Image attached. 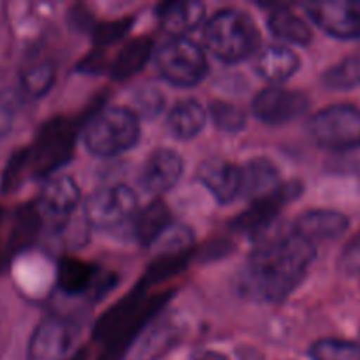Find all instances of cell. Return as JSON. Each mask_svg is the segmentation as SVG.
<instances>
[{"label":"cell","mask_w":360,"mask_h":360,"mask_svg":"<svg viewBox=\"0 0 360 360\" xmlns=\"http://www.w3.org/2000/svg\"><path fill=\"white\" fill-rule=\"evenodd\" d=\"M315 257V245L294 231L262 239L250 257L243 288L259 301H283L301 285Z\"/></svg>","instance_id":"6da1fadb"},{"label":"cell","mask_w":360,"mask_h":360,"mask_svg":"<svg viewBox=\"0 0 360 360\" xmlns=\"http://www.w3.org/2000/svg\"><path fill=\"white\" fill-rule=\"evenodd\" d=\"M204 44L221 62L238 63L257 51L260 32L250 14L239 9H221L207 20Z\"/></svg>","instance_id":"7a4b0ae2"},{"label":"cell","mask_w":360,"mask_h":360,"mask_svg":"<svg viewBox=\"0 0 360 360\" xmlns=\"http://www.w3.org/2000/svg\"><path fill=\"white\" fill-rule=\"evenodd\" d=\"M141 136L136 112L112 105L97 112L86 123L83 141L86 150L95 157H116L137 144Z\"/></svg>","instance_id":"3957f363"},{"label":"cell","mask_w":360,"mask_h":360,"mask_svg":"<svg viewBox=\"0 0 360 360\" xmlns=\"http://www.w3.org/2000/svg\"><path fill=\"white\" fill-rule=\"evenodd\" d=\"M77 127L72 120L53 118L39 130L28 150V169L35 178H46L72 158Z\"/></svg>","instance_id":"277c9868"},{"label":"cell","mask_w":360,"mask_h":360,"mask_svg":"<svg viewBox=\"0 0 360 360\" xmlns=\"http://www.w3.org/2000/svg\"><path fill=\"white\" fill-rule=\"evenodd\" d=\"M155 63L160 76L174 86H195L207 74L202 48L188 37H171L164 42L155 55Z\"/></svg>","instance_id":"5b68a950"},{"label":"cell","mask_w":360,"mask_h":360,"mask_svg":"<svg viewBox=\"0 0 360 360\" xmlns=\"http://www.w3.org/2000/svg\"><path fill=\"white\" fill-rule=\"evenodd\" d=\"M309 134L326 150H357L360 148V108L334 104L322 109L309 122Z\"/></svg>","instance_id":"8992f818"},{"label":"cell","mask_w":360,"mask_h":360,"mask_svg":"<svg viewBox=\"0 0 360 360\" xmlns=\"http://www.w3.org/2000/svg\"><path fill=\"white\" fill-rule=\"evenodd\" d=\"M137 207L139 200L130 186L112 185L91 193L84 204V214L94 227L111 229L134 220Z\"/></svg>","instance_id":"52a82bcc"},{"label":"cell","mask_w":360,"mask_h":360,"mask_svg":"<svg viewBox=\"0 0 360 360\" xmlns=\"http://www.w3.org/2000/svg\"><path fill=\"white\" fill-rule=\"evenodd\" d=\"M308 16L316 27L336 39L360 37V2L359 0H327L304 4Z\"/></svg>","instance_id":"ba28073f"},{"label":"cell","mask_w":360,"mask_h":360,"mask_svg":"<svg viewBox=\"0 0 360 360\" xmlns=\"http://www.w3.org/2000/svg\"><path fill=\"white\" fill-rule=\"evenodd\" d=\"M309 101L304 94L280 86H269L253 101V115L267 125H285L304 115Z\"/></svg>","instance_id":"9c48e42d"},{"label":"cell","mask_w":360,"mask_h":360,"mask_svg":"<svg viewBox=\"0 0 360 360\" xmlns=\"http://www.w3.org/2000/svg\"><path fill=\"white\" fill-rule=\"evenodd\" d=\"M301 192L302 186L297 181L280 185L269 195L253 200L250 210H246L245 213H241L232 221V229L238 232H245V234H260L266 229H269V225L278 217L281 207L290 202L292 199H297Z\"/></svg>","instance_id":"30bf717a"},{"label":"cell","mask_w":360,"mask_h":360,"mask_svg":"<svg viewBox=\"0 0 360 360\" xmlns=\"http://www.w3.org/2000/svg\"><path fill=\"white\" fill-rule=\"evenodd\" d=\"M72 341L74 330L67 320H42L30 338L27 360H67Z\"/></svg>","instance_id":"8fae6325"},{"label":"cell","mask_w":360,"mask_h":360,"mask_svg":"<svg viewBox=\"0 0 360 360\" xmlns=\"http://www.w3.org/2000/svg\"><path fill=\"white\" fill-rule=\"evenodd\" d=\"M183 167V158L174 150L162 148L153 151L141 169V186L151 195H162L178 183Z\"/></svg>","instance_id":"7c38bea8"},{"label":"cell","mask_w":360,"mask_h":360,"mask_svg":"<svg viewBox=\"0 0 360 360\" xmlns=\"http://www.w3.org/2000/svg\"><path fill=\"white\" fill-rule=\"evenodd\" d=\"M200 183L221 204L234 200L241 192V167L221 158L202 162L197 171Z\"/></svg>","instance_id":"4fadbf2b"},{"label":"cell","mask_w":360,"mask_h":360,"mask_svg":"<svg viewBox=\"0 0 360 360\" xmlns=\"http://www.w3.org/2000/svg\"><path fill=\"white\" fill-rule=\"evenodd\" d=\"M348 227L350 220L340 211L313 210L295 220L294 232L315 245V241H334L341 238Z\"/></svg>","instance_id":"5bb4252c"},{"label":"cell","mask_w":360,"mask_h":360,"mask_svg":"<svg viewBox=\"0 0 360 360\" xmlns=\"http://www.w3.org/2000/svg\"><path fill=\"white\" fill-rule=\"evenodd\" d=\"M280 186V171L269 158H253L241 167V192L246 199L259 200Z\"/></svg>","instance_id":"9a60e30c"},{"label":"cell","mask_w":360,"mask_h":360,"mask_svg":"<svg viewBox=\"0 0 360 360\" xmlns=\"http://www.w3.org/2000/svg\"><path fill=\"white\" fill-rule=\"evenodd\" d=\"M206 6L202 2H167L158 7V20L171 37H185L204 21Z\"/></svg>","instance_id":"2e32d148"},{"label":"cell","mask_w":360,"mask_h":360,"mask_svg":"<svg viewBox=\"0 0 360 360\" xmlns=\"http://www.w3.org/2000/svg\"><path fill=\"white\" fill-rule=\"evenodd\" d=\"M301 67V60L290 48L281 44H273L259 53L255 62V70L259 76L269 83H283L290 79Z\"/></svg>","instance_id":"e0dca14e"},{"label":"cell","mask_w":360,"mask_h":360,"mask_svg":"<svg viewBox=\"0 0 360 360\" xmlns=\"http://www.w3.org/2000/svg\"><path fill=\"white\" fill-rule=\"evenodd\" d=\"M58 285L67 295H81L90 292L97 285H108L109 281L98 280L97 266L76 257H63L58 264Z\"/></svg>","instance_id":"ac0fdd59"},{"label":"cell","mask_w":360,"mask_h":360,"mask_svg":"<svg viewBox=\"0 0 360 360\" xmlns=\"http://www.w3.org/2000/svg\"><path fill=\"white\" fill-rule=\"evenodd\" d=\"M81 199V192L70 176H60L51 179L42 188L39 206L53 217H65L72 213Z\"/></svg>","instance_id":"d6986e66"},{"label":"cell","mask_w":360,"mask_h":360,"mask_svg":"<svg viewBox=\"0 0 360 360\" xmlns=\"http://www.w3.org/2000/svg\"><path fill=\"white\" fill-rule=\"evenodd\" d=\"M151 51H153V41L150 37H137L127 42L111 63L112 79L123 81L141 72V69L151 58Z\"/></svg>","instance_id":"ffe728a7"},{"label":"cell","mask_w":360,"mask_h":360,"mask_svg":"<svg viewBox=\"0 0 360 360\" xmlns=\"http://www.w3.org/2000/svg\"><path fill=\"white\" fill-rule=\"evenodd\" d=\"M171 227V213L162 200H155L134 217V236L143 245L157 243Z\"/></svg>","instance_id":"44dd1931"},{"label":"cell","mask_w":360,"mask_h":360,"mask_svg":"<svg viewBox=\"0 0 360 360\" xmlns=\"http://www.w3.org/2000/svg\"><path fill=\"white\" fill-rule=\"evenodd\" d=\"M167 123L174 137L181 141L193 139L206 125V111L197 101H181L169 112Z\"/></svg>","instance_id":"7402d4cb"},{"label":"cell","mask_w":360,"mask_h":360,"mask_svg":"<svg viewBox=\"0 0 360 360\" xmlns=\"http://www.w3.org/2000/svg\"><path fill=\"white\" fill-rule=\"evenodd\" d=\"M267 27H269V32L274 37L283 42H290V44L308 46L313 39L311 28L308 27V23L302 18H299L297 14L283 9V7L269 14Z\"/></svg>","instance_id":"603a6c76"},{"label":"cell","mask_w":360,"mask_h":360,"mask_svg":"<svg viewBox=\"0 0 360 360\" xmlns=\"http://www.w3.org/2000/svg\"><path fill=\"white\" fill-rule=\"evenodd\" d=\"M39 225H41V217H39V211L34 206L28 204V206L20 207L16 211L13 229H11L9 234V246H7L9 255L11 253H20L21 250L28 248L35 241Z\"/></svg>","instance_id":"cb8c5ba5"},{"label":"cell","mask_w":360,"mask_h":360,"mask_svg":"<svg viewBox=\"0 0 360 360\" xmlns=\"http://www.w3.org/2000/svg\"><path fill=\"white\" fill-rule=\"evenodd\" d=\"M55 83V67L49 62H39L21 74V90L28 98H41Z\"/></svg>","instance_id":"d4e9b609"},{"label":"cell","mask_w":360,"mask_h":360,"mask_svg":"<svg viewBox=\"0 0 360 360\" xmlns=\"http://www.w3.org/2000/svg\"><path fill=\"white\" fill-rule=\"evenodd\" d=\"M323 84L330 90H350L360 84V56H348L323 74Z\"/></svg>","instance_id":"484cf974"},{"label":"cell","mask_w":360,"mask_h":360,"mask_svg":"<svg viewBox=\"0 0 360 360\" xmlns=\"http://www.w3.org/2000/svg\"><path fill=\"white\" fill-rule=\"evenodd\" d=\"M313 360H360V345L343 340H320L309 348Z\"/></svg>","instance_id":"4316f807"},{"label":"cell","mask_w":360,"mask_h":360,"mask_svg":"<svg viewBox=\"0 0 360 360\" xmlns=\"http://www.w3.org/2000/svg\"><path fill=\"white\" fill-rule=\"evenodd\" d=\"M210 112L214 125L218 129L225 130V132H239V130L245 129L246 116L236 105L227 104V102H213L210 108Z\"/></svg>","instance_id":"83f0119b"},{"label":"cell","mask_w":360,"mask_h":360,"mask_svg":"<svg viewBox=\"0 0 360 360\" xmlns=\"http://www.w3.org/2000/svg\"><path fill=\"white\" fill-rule=\"evenodd\" d=\"M165 105V97L162 95L160 90L153 86L143 88L134 95V108H136L137 115L144 116V118H155L162 112Z\"/></svg>","instance_id":"f1b7e54d"},{"label":"cell","mask_w":360,"mask_h":360,"mask_svg":"<svg viewBox=\"0 0 360 360\" xmlns=\"http://www.w3.org/2000/svg\"><path fill=\"white\" fill-rule=\"evenodd\" d=\"M132 18H125V20L118 21H109V23L97 25L94 28V41L95 44L105 46L112 44V42L120 41L123 35H127V32L132 27Z\"/></svg>","instance_id":"f546056e"},{"label":"cell","mask_w":360,"mask_h":360,"mask_svg":"<svg viewBox=\"0 0 360 360\" xmlns=\"http://www.w3.org/2000/svg\"><path fill=\"white\" fill-rule=\"evenodd\" d=\"M28 169V150L16 151V153L11 157L9 164H7L6 171L2 176V190L4 192H13L21 181V176Z\"/></svg>","instance_id":"4dcf8cb0"},{"label":"cell","mask_w":360,"mask_h":360,"mask_svg":"<svg viewBox=\"0 0 360 360\" xmlns=\"http://www.w3.org/2000/svg\"><path fill=\"white\" fill-rule=\"evenodd\" d=\"M341 267H343L345 273L354 274V276L360 274V236L345 250V255L341 259Z\"/></svg>","instance_id":"1f68e13d"},{"label":"cell","mask_w":360,"mask_h":360,"mask_svg":"<svg viewBox=\"0 0 360 360\" xmlns=\"http://www.w3.org/2000/svg\"><path fill=\"white\" fill-rule=\"evenodd\" d=\"M11 122H13V109L7 101H0V136L9 130Z\"/></svg>","instance_id":"d6a6232c"},{"label":"cell","mask_w":360,"mask_h":360,"mask_svg":"<svg viewBox=\"0 0 360 360\" xmlns=\"http://www.w3.org/2000/svg\"><path fill=\"white\" fill-rule=\"evenodd\" d=\"M190 360H229V359L225 357L224 354H220V352L200 350V352H195Z\"/></svg>","instance_id":"836d02e7"},{"label":"cell","mask_w":360,"mask_h":360,"mask_svg":"<svg viewBox=\"0 0 360 360\" xmlns=\"http://www.w3.org/2000/svg\"><path fill=\"white\" fill-rule=\"evenodd\" d=\"M86 359H88V352L83 350V352H77V354L69 360H86Z\"/></svg>","instance_id":"e575fe53"},{"label":"cell","mask_w":360,"mask_h":360,"mask_svg":"<svg viewBox=\"0 0 360 360\" xmlns=\"http://www.w3.org/2000/svg\"><path fill=\"white\" fill-rule=\"evenodd\" d=\"M0 262H2V252H0Z\"/></svg>","instance_id":"d590c367"}]
</instances>
